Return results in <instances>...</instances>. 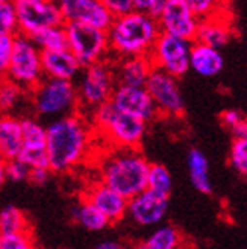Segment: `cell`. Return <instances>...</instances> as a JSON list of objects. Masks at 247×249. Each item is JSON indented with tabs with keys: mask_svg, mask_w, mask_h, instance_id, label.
Listing matches in <instances>:
<instances>
[{
	"mask_svg": "<svg viewBox=\"0 0 247 249\" xmlns=\"http://www.w3.org/2000/svg\"><path fill=\"white\" fill-rule=\"evenodd\" d=\"M6 78L18 84L28 93L44 78L41 51L31 36L16 34L14 49H12Z\"/></svg>",
	"mask_w": 247,
	"mask_h": 249,
	"instance_id": "7",
	"label": "cell"
},
{
	"mask_svg": "<svg viewBox=\"0 0 247 249\" xmlns=\"http://www.w3.org/2000/svg\"><path fill=\"white\" fill-rule=\"evenodd\" d=\"M14 41H16V35L12 34L0 35V79L6 78V71L12 56V49H14Z\"/></svg>",
	"mask_w": 247,
	"mask_h": 249,
	"instance_id": "34",
	"label": "cell"
},
{
	"mask_svg": "<svg viewBox=\"0 0 247 249\" xmlns=\"http://www.w3.org/2000/svg\"><path fill=\"white\" fill-rule=\"evenodd\" d=\"M29 101V93L8 78L0 79V113L12 114L24 102Z\"/></svg>",
	"mask_w": 247,
	"mask_h": 249,
	"instance_id": "25",
	"label": "cell"
},
{
	"mask_svg": "<svg viewBox=\"0 0 247 249\" xmlns=\"http://www.w3.org/2000/svg\"><path fill=\"white\" fill-rule=\"evenodd\" d=\"M109 43V58L120 59L129 56L149 55L161 28L155 17L144 12L132 11L129 14L113 18L106 29Z\"/></svg>",
	"mask_w": 247,
	"mask_h": 249,
	"instance_id": "2",
	"label": "cell"
},
{
	"mask_svg": "<svg viewBox=\"0 0 247 249\" xmlns=\"http://www.w3.org/2000/svg\"><path fill=\"white\" fill-rule=\"evenodd\" d=\"M106 9L113 14V17L125 16L133 11V2L132 0H102Z\"/></svg>",
	"mask_w": 247,
	"mask_h": 249,
	"instance_id": "37",
	"label": "cell"
},
{
	"mask_svg": "<svg viewBox=\"0 0 247 249\" xmlns=\"http://www.w3.org/2000/svg\"><path fill=\"white\" fill-rule=\"evenodd\" d=\"M29 173H31V167L18 157L6 160V179L21 182L29 179Z\"/></svg>",
	"mask_w": 247,
	"mask_h": 249,
	"instance_id": "35",
	"label": "cell"
},
{
	"mask_svg": "<svg viewBox=\"0 0 247 249\" xmlns=\"http://www.w3.org/2000/svg\"><path fill=\"white\" fill-rule=\"evenodd\" d=\"M0 249H36V245L31 231H28V232L3 235Z\"/></svg>",
	"mask_w": 247,
	"mask_h": 249,
	"instance_id": "33",
	"label": "cell"
},
{
	"mask_svg": "<svg viewBox=\"0 0 247 249\" xmlns=\"http://www.w3.org/2000/svg\"><path fill=\"white\" fill-rule=\"evenodd\" d=\"M18 34L16 9L12 2H0V35Z\"/></svg>",
	"mask_w": 247,
	"mask_h": 249,
	"instance_id": "32",
	"label": "cell"
},
{
	"mask_svg": "<svg viewBox=\"0 0 247 249\" xmlns=\"http://www.w3.org/2000/svg\"><path fill=\"white\" fill-rule=\"evenodd\" d=\"M133 2V11L144 12L155 18L159 17L161 11L165 5V0H132Z\"/></svg>",
	"mask_w": 247,
	"mask_h": 249,
	"instance_id": "36",
	"label": "cell"
},
{
	"mask_svg": "<svg viewBox=\"0 0 247 249\" xmlns=\"http://www.w3.org/2000/svg\"><path fill=\"white\" fill-rule=\"evenodd\" d=\"M67 47L76 56L82 67L109 58V43L105 29L85 23H64Z\"/></svg>",
	"mask_w": 247,
	"mask_h": 249,
	"instance_id": "8",
	"label": "cell"
},
{
	"mask_svg": "<svg viewBox=\"0 0 247 249\" xmlns=\"http://www.w3.org/2000/svg\"><path fill=\"white\" fill-rule=\"evenodd\" d=\"M147 189L159 195L168 196L173 189V179L170 172L163 164H150L147 173Z\"/></svg>",
	"mask_w": 247,
	"mask_h": 249,
	"instance_id": "29",
	"label": "cell"
},
{
	"mask_svg": "<svg viewBox=\"0 0 247 249\" xmlns=\"http://www.w3.org/2000/svg\"><path fill=\"white\" fill-rule=\"evenodd\" d=\"M76 91L79 101V113H91L94 108L108 102L117 85L114 73V61L111 58L93 62L82 67L78 74Z\"/></svg>",
	"mask_w": 247,
	"mask_h": 249,
	"instance_id": "6",
	"label": "cell"
},
{
	"mask_svg": "<svg viewBox=\"0 0 247 249\" xmlns=\"http://www.w3.org/2000/svg\"><path fill=\"white\" fill-rule=\"evenodd\" d=\"M193 41L161 32L155 41L149 56L153 67L170 73L175 78H182L190 71V52Z\"/></svg>",
	"mask_w": 247,
	"mask_h": 249,
	"instance_id": "9",
	"label": "cell"
},
{
	"mask_svg": "<svg viewBox=\"0 0 247 249\" xmlns=\"http://www.w3.org/2000/svg\"><path fill=\"white\" fill-rule=\"evenodd\" d=\"M223 2L225 0H187L193 14L199 20L218 17V12L221 6H223Z\"/></svg>",
	"mask_w": 247,
	"mask_h": 249,
	"instance_id": "31",
	"label": "cell"
},
{
	"mask_svg": "<svg viewBox=\"0 0 247 249\" xmlns=\"http://www.w3.org/2000/svg\"><path fill=\"white\" fill-rule=\"evenodd\" d=\"M43 73L47 78L75 81L82 70V66L68 47L58 51H41Z\"/></svg>",
	"mask_w": 247,
	"mask_h": 249,
	"instance_id": "18",
	"label": "cell"
},
{
	"mask_svg": "<svg viewBox=\"0 0 247 249\" xmlns=\"http://www.w3.org/2000/svg\"><path fill=\"white\" fill-rule=\"evenodd\" d=\"M111 104L123 113L138 117L144 122H152L159 117L158 109L146 87H131L117 84L111 96Z\"/></svg>",
	"mask_w": 247,
	"mask_h": 249,
	"instance_id": "13",
	"label": "cell"
},
{
	"mask_svg": "<svg viewBox=\"0 0 247 249\" xmlns=\"http://www.w3.org/2000/svg\"><path fill=\"white\" fill-rule=\"evenodd\" d=\"M31 38L38 46L40 51H58L67 47V32L64 24L50 26L33 34Z\"/></svg>",
	"mask_w": 247,
	"mask_h": 249,
	"instance_id": "27",
	"label": "cell"
},
{
	"mask_svg": "<svg viewBox=\"0 0 247 249\" xmlns=\"http://www.w3.org/2000/svg\"><path fill=\"white\" fill-rule=\"evenodd\" d=\"M85 199L97 207L109 220V223L120 222L128 213V199L121 196L111 187L103 184L102 181L93 184L88 190L85 192Z\"/></svg>",
	"mask_w": 247,
	"mask_h": 249,
	"instance_id": "17",
	"label": "cell"
},
{
	"mask_svg": "<svg viewBox=\"0 0 247 249\" xmlns=\"http://www.w3.org/2000/svg\"><path fill=\"white\" fill-rule=\"evenodd\" d=\"M29 104L36 116L49 120L75 114L79 111L76 85L73 81L44 76L29 91Z\"/></svg>",
	"mask_w": 247,
	"mask_h": 249,
	"instance_id": "5",
	"label": "cell"
},
{
	"mask_svg": "<svg viewBox=\"0 0 247 249\" xmlns=\"http://www.w3.org/2000/svg\"><path fill=\"white\" fill-rule=\"evenodd\" d=\"M150 163L138 147H114L100 163V181L113 190L131 199L147 189Z\"/></svg>",
	"mask_w": 247,
	"mask_h": 249,
	"instance_id": "3",
	"label": "cell"
},
{
	"mask_svg": "<svg viewBox=\"0 0 247 249\" xmlns=\"http://www.w3.org/2000/svg\"><path fill=\"white\" fill-rule=\"evenodd\" d=\"M187 166L190 172V179L196 190H199L203 195L213 193V184L209 179V164L206 155L200 149L193 147L187 157Z\"/></svg>",
	"mask_w": 247,
	"mask_h": 249,
	"instance_id": "23",
	"label": "cell"
},
{
	"mask_svg": "<svg viewBox=\"0 0 247 249\" xmlns=\"http://www.w3.org/2000/svg\"><path fill=\"white\" fill-rule=\"evenodd\" d=\"M181 242V232L175 227L164 225L155 230L143 243L147 249H179Z\"/></svg>",
	"mask_w": 247,
	"mask_h": 249,
	"instance_id": "28",
	"label": "cell"
},
{
	"mask_svg": "<svg viewBox=\"0 0 247 249\" xmlns=\"http://www.w3.org/2000/svg\"><path fill=\"white\" fill-rule=\"evenodd\" d=\"M113 61H114L115 81L120 85L144 87L147 78H149V74L153 69L152 61L147 55L120 58Z\"/></svg>",
	"mask_w": 247,
	"mask_h": 249,
	"instance_id": "19",
	"label": "cell"
},
{
	"mask_svg": "<svg viewBox=\"0 0 247 249\" xmlns=\"http://www.w3.org/2000/svg\"><path fill=\"white\" fill-rule=\"evenodd\" d=\"M229 131L233 135V139H247V117H243L235 126H232Z\"/></svg>",
	"mask_w": 247,
	"mask_h": 249,
	"instance_id": "40",
	"label": "cell"
},
{
	"mask_svg": "<svg viewBox=\"0 0 247 249\" xmlns=\"http://www.w3.org/2000/svg\"><path fill=\"white\" fill-rule=\"evenodd\" d=\"M0 2H12V0H0Z\"/></svg>",
	"mask_w": 247,
	"mask_h": 249,
	"instance_id": "45",
	"label": "cell"
},
{
	"mask_svg": "<svg viewBox=\"0 0 247 249\" xmlns=\"http://www.w3.org/2000/svg\"><path fill=\"white\" fill-rule=\"evenodd\" d=\"M132 249H147V248L144 246V243H138V245H135Z\"/></svg>",
	"mask_w": 247,
	"mask_h": 249,
	"instance_id": "43",
	"label": "cell"
},
{
	"mask_svg": "<svg viewBox=\"0 0 247 249\" xmlns=\"http://www.w3.org/2000/svg\"><path fill=\"white\" fill-rule=\"evenodd\" d=\"M71 217L79 227L88 231H102L109 225V220L105 217L97 207H94L88 199L82 197L81 201L73 207Z\"/></svg>",
	"mask_w": 247,
	"mask_h": 249,
	"instance_id": "24",
	"label": "cell"
},
{
	"mask_svg": "<svg viewBox=\"0 0 247 249\" xmlns=\"http://www.w3.org/2000/svg\"><path fill=\"white\" fill-rule=\"evenodd\" d=\"M21 123V149L18 158L31 169L49 167L46 149V126L36 117H23ZM50 169V167H49Z\"/></svg>",
	"mask_w": 247,
	"mask_h": 249,
	"instance_id": "14",
	"label": "cell"
},
{
	"mask_svg": "<svg viewBox=\"0 0 247 249\" xmlns=\"http://www.w3.org/2000/svg\"><path fill=\"white\" fill-rule=\"evenodd\" d=\"M6 181V160L0 155V187Z\"/></svg>",
	"mask_w": 247,
	"mask_h": 249,
	"instance_id": "42",
	"label": "cell"
},
{
	"mask_svg": "<svg viewBox=\"0 0 247 249\" xmlns=\"http://www.w3.org/2000/svg\"><path fill=\"white\" fill-rule=\"evenodd\" d=\"M244 116L240 113L238 109H226L223 114H221V123H223V126H226L228 129H231L232 126H235V124L243 119Z\"/></svg>",
	"mask_w": 247,
	"mask_h": 249,
	"instance_id": "39",
	"label": "cell"
},
{
	"mask_svg": "<svg viewBox=\"0 0 247 249\" xmlns=\"http://www.w3.org/2000/svg\"><path fill=\"white\" fill-rule=\"evenodd\" d=\"M156 20L161 32L190 41H194L200 21L193 14L187 0H165V5Z\"/></svg>",
	"mask_w": 247,
	"mask_h": 249,
	"instance_id": "12",
	"label": "cell"
},
{
	"mask_svg": "<svg viewBox=\"0 0 247 249\" xmlns=\"http://www.w3.org/2000/svg\"><path fill=\"white\" fill-rule=\"evenodd\" d=\"M21 149V123L12 114L0 113V155L5 160L16 158Z\"/></svg>",
	"mask_w": 247,
	"mask_h": 249,
	"instance_id": "22",
	"label": "cell"
},
{
	"mask_svg": "<svg viewBox=\"0 0 247 249\" xmlns=\"http://www.w3.org/2000/svg\"><path fill=\"white\" fill-rule=\"evenodd\" d=\"M85 117L94 132L103 135L114 147H138L147 131V122L123 113L111 101L99 105Z\"/></svg>",
	"mask_w": 247,
	"mask_h": 249,
	"instance_id": "4",
	"label": "cell"
},
{
	"mask_svg": "<svg viewBox=\"0 0 247 249\" xmlns=\"http://www.w3.org/2000/svg\"><path fill=\"white\" fill-rule=\"evenodd\" d=\"M231 38L232 31L225 18L211 17L199 21L194 41L211 46L214 49H221L231 41Z\"/></svg>",
	"mask_w": 247,
	"mask_h": 249,
	"instance_id": "21",
	"label": "cell"
},
{
	"mask_svg": "<svg viewBox=\"0 0 247 249\" xmlns=\"http://www.w3.org/2000/svg\"><path fill=\"white\" fill-rule=\"evenodd\" d=\"M94 249H126V248L118 242H103L100 245H97Z\"/></svg>",
	"mask_w": 247,
	"mask_h": 249,
	"instance_id": "41",
	"label": "cell"
},
{
	"mask_svg": "<svg viewBox=\"0 0 247 249\" xmlns=\"http://www.w3.org/2000/svg\"><path fill=\"white\" fill-rule=\"evenodd\" d=\"M18 34L32 36L41 29L64 24L58 0H12Z\"/></svg>",
	"mask_w": 247,
	"mask_h": 249,
	"instance_id": "10",
	"label": "cell"
},
{
	"mask_svg": "<svg viewBox=\"0 0 247 249\" xmlns=\"http://www.w3.org/2000/svg\"><path fill=\"white\" fill-rule=\"evenodd\" d=\"M64 23H85L99 29H108L113 14L102 0H58Z\"/></svg>",
	"mask_w": 247,
	"mask_h": 249,
	"instance_id": "15",
	"label": "cell"
},
{
	"mask_svg": "<svg viewBox=\"0 0 247 249\" xmlns=\"http://www.w3.org/2000/svg\"><path fill=\"white\" fill-rule=\"evenodd\" d=\"M146 90L149 91L159 116L181 117L185 111V102L179 89L178 78L170 73L153 67L146 82Z\"/></svg>",
	"mask_w": 247,
	"mask_h": 249,
	"instance_id": "11",
	"label": "cell"
},
{
	"mask_svg": "<svg viewBox=\"0 0 247 249\" xmlns=\"http://www.w3.org/2000/svg\"><path fill=\"white\" fill-rule=\"evenodd\" d=\"M225 59L218 49L193 41L190 52V70L203 78H214L223 70Z\"/></svg>",
	"mask_w": 247,
	"mask_h": 249,
	"instance_id": "20",
	"label": "cell"
},
{
	"mask_svg": "<svg viewBox=\"0 0 247 249\" xmlns=\"http://www.w3.org/2000/svg\"><path fill=\"white\" fill-rule=\"evenodd\" d=\"M94 134L90 120L79 111L49 122L46 126V149L50 170L66 173L83 163Z\"/></svg>",
	"mask_w": 247,
	"mask_h": 249,
	"instance_id": "1",
	"label": "cell"
},
{
	"mask_svg": "<svg viewBox=\"0 0 247 249\" xmlns=\"http://www.w3.org/2000/svg\"><path fill=\"white\" fill-rule=\"evenodd\" d=\"M2 239H3V235L0 234V246H2Z\"/></svg>",
	"mask_w": 247,
	"mask_h": 249,
	"instance_id": "44",
	"label": "cell"
},
{
	"mask_svg": "<svg viewBox=\"0 0 247 249\" xmlns=\"http://www.w3.org/2000/svg\"><path fill=\"white\" fill-rule=\"evenodd\" d=\"M52 170L49 167H33L29 173V181L35 185H43L49 181Z\"/></svg>",
	"mask_w": 247,
	"mask_h": 249,
	"instance_id": "38",
	"label": "cell"
},
{
	"mask_svg": "<svg viewBox=\"0 0 247 249\" xmlns=\"http://www.w3.org/2000/svg\"><path fill=\"white\" fill-rule=\"evenodd\" d=\"M31 231L28 216L14 205H8L0 211V234L11 235Z\"/></svg>",
	"mask_w": 247,
	"mask_h": 249,
	"instance_id": "26",
	"label": "cell"
},
{
	"mask_svg": "<svg viewBox=\"0 0 247 249\" xmlns=\"http://www.w3.org/2000/svg\"><path fill=\"white\" fill-rule=\"evenodd\" d=\"M229 161L231 166L247 179V139H233Z\"/></svg>",
	"mask_w": 247,
	"mask_h": 249,
	"instance_id": "30",
	"label": "cell"
},
{
	"mask_svg": "<svg viewBox=\"0 0 247 249\" xmlns=\"http://www.w3.org/2000/svg\"><path fill=\"white\" fill-rule=\"evenodd\" d=\"M168 196L146 189L128 199V213L131 219L141 227H153L167 214Z\"/></svg>",
	"mask_w": 247,
	"mask_h": 249,
	"instance_id": "16",
	"label": "cell"
}]
</instances>
